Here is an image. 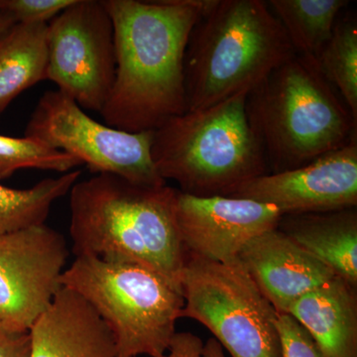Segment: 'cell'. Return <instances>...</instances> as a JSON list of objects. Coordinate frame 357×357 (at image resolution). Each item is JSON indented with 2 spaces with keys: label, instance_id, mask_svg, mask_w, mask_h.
Instances as JSON below:
<instances>
[{
  "label": "cell",
  "instance_id": "cell-20",
  "mask_svg": "<svg viewBox=\"0 0 357 357\" xmlns=\"http://www.w3.org/2000/svg\"><path fill=\"white\" fill-rule=\"evenodd\" d=\"M319 72L340 91L342 100L357 121V24L356 18L347 17L337 24L319 54Z\"/></svg>",
  "mask_w": 357,
  "mask_h": 357
},
{
  "label": "cell",
  "instance_id": "cell-3",
  "mask_svg": "<svg viewBox=\"0 0 357 357\" xmlns=\"http://www.w3.org/2000/svg\"><path fill=\"white\" fill-rule=\"evenodd\" d=\"M249 124L272 173L347 146L357 121L311 59L296 54L248 93Z\"/></svg>",
  "mask_w": 357,
  "mask_h": 357
},
{
  "label": "cell",
  "instance_id": "cell-7",
  "mask_svg": "<svg viewBox=\"0 0 357 357\" xmlns=\"http://www.w3.org/2000/svg\"><path fill=\"white\" fill-rule=\"evenodd\" d=\"M182 318L199 321L231 357H281L278 312L238 258L213 262L185 255Z\"/></svg>",
  "mask_w": 357,
  "mask_h": 357
},
{
  "label": "cell",
  "instance_id": "cell-27",
  "mask_svg": "<svg viewBox=\"0 0 357 357\" xmlns=\"http://www.w3.org/2000/svg\"><path fill=\"white\" fill-rule=\"evenodd\" d=\"M13 16L6 10H0V35L7 31L11 26L15 24Z\"/></svg>",
  "mask_w": 357,
  "mask_h": 357
},
{
  "label": "cell",
  "instance_id": "cell-22",
  "mask_svg": "<svg viewBox=\"0 0 357 357\" xmlns=\"http://www.w3.org/2000/svg\"><path fill=\"white\" fill-rule=\"evenodd\" d=\"M277 331L281 342V357H326L310 333L291 314H278Z\"/></svg>",
  "mask_w": 357,
  "mask_h": 357
},
{
  "label": "cell",
  "instance_id": "cell-16",
  "mask_svg": "<svg viewBox=\"0 0 357 357\" xmlns=\"http://www.w3.org/2000/svg\"><path fill=\"white\" fill-rule=\"evenodd\" d=\"M278 229L333 273L357 285V215L356 210L283 215Z\"/></svg>",
  "mask_w": 357,
  "mask_h": 357
},
{
  "label": "cell",
  "instance_id": "cell-28",
  "mask_svg": "<svg viewBox=\"0 0 357 357\" xmlns=\"http://www.w3.org/2000/svg\"><path fill=\"white\" fill-rule=\"evenodd\" d=\"M2 3H3V0H0V10H2Z\"/></svg>",
  "mask_w": 357,
  "mask_h": 357
},
{
  "label": "cell",
  "instance_id": "cell-11",
  "mask_svg": "<svg viewBox=\"0 0 357 357\" xmlns=\"http://www.w3.org/2000/svg\"><path fill=\"white\" fill-rule=\"evenodd\" d=\"M225 196L273 206L282 215L356 208L357 140L293 170L265 174L241 183Z\"/></svg>",
  "mask_w": 357,
  "mask_h": 357
},
{
  "label": "cell",
  "instance_id": "cell-9",
  "mask_svg": "<svg viewBox=\"0 0 357 357\" xmlns=\"http://www.w3.org/2000/svg\"><path fill=\"white\" fill-rule=\"evenodd\" d=\"M47 79L82 109L102 112L115 79L114 21L103 0H76L48 23Z\"/></svg>",
  "mask_w": 357,
  "mask_h": 357
},
{
  "label": "cell",
  "instance_id": "cell-1",
  "mask_svg": "<svg viewBox=\"0 0 357 357\" xmlns=\"http://www.w3.org/2000/svg\"><path fill=\"white\" fill-rule=\"evenodd\" d=\"M220 0H103L114 26L116 69L100 114L110 128L154 131L187 112L185 56Z\"/></svg>",
  "mask_w": 357,
  "mask_h": 357
},
{
  "label": "cell",
  "instance_id": "cell-8",
  "mask_svg": "<svg viewBox=\"0 0 357 357\" xmlns=\"http://www.w3.org/2000/svg\"><path fill=\"white\" fill-rule=\"evenodd\" d=\"M25 137L76 157L93 173L112 174L146 187L167 185L151 156L153 131L129 133L100 123L59 89L40 98Z\"/></svg>",
  "mask_w": 357,
  "mask_h": 357
},
{
  "label": "cell",
  "instance_id": "cell-14",
  "mask_svg": "<svg viewBox=\"0 0 357 357\" xmlns=\"http://www.w3.org/2000/svg\"><path fill=\"white\" fill-rule=\"evenodd\" d=\"M31 357H117L114 337L95 310L62 287L30 330Z\"/></svg>",
  "mask_w": 357,
  "mask_h": 357
},
{
  "label": "cell",
  "instance_id": "cell-21",
  "mask_svg": "<svg viewBox=\"0 0 357 357\" xmlns=\"http://www.w3.org/2000/svg\"><path fill=\"white\" fill-rule=\"evenodd\" d=\"M83 165L72 155L53 149L29 137L0 135V181L21 169H39L68 173Z\"/></svg>",
  "mask_w": 357,
  "mask_h": 357
},
{
  "label": "cell",
  "instance_id": "cell-26",
  "mask_svg": "<svg viewBox=\"0 0 357 357\" xmlns=\"http://www.w3.org/2000/svg\"><path fill=\"white\" fill-rule=\"evenodd\" d=\"M203 357H225L222 345L215 338H208L204 345Z\"/></svg>",
  "mask_w": 357,
  "mask_h": 357
},
{
  "label": "cell",
  "instance_id": "cell-15",
  "mask_svg": "<svg viewBox=\"0 0 357 357\" xmlns=\"http://www.w3.org/2000/svg\"><path fill=\"white\" fill-rule=\"evenodd\" d=\"M326 357H357L356 288L335 276L296 301L288 312Z\"/></svg>",
  "mask_w": 357,
  "mask_h": 357
},
{
  "label": "cell",
  "instance_id": "cell-4",
  "mask_svg": "<svg viewBox=\"0 0 357 357\" xmlns=\"http://www.w3.org/2000/svg\"><path fill=\"white\" fill-rule=\"evenodd\" d=\"M296 55L261 0H220L192 30L185 56L187 112L250 93Z\"/></svg>",
  "mask_w": 357,
  "mask_h": 357
},
{
  "label": "cell",
  "instance_id": "cell-13",
  "mask_svg": "<svg viewBox=\"0 0 357 357\" xmlns=\"http://www.w3.org/2000/svg\"><path fill=\"white\" fill-rule=\"evenodd\" d=\"M237 258L279 314L337 276L278 227L253 237Z\"/></svg>",
  "mask_w": 357,
  "mask_h": 357
},
{
  "label": "cell",
  "instance_id": "cell-19",
  "mask_svg": "<svg viewBox=\"0 0 357 357\" xmlns=\"http://www.w3.org/2000/svg\"><path fill=\"white\" fill-rule=\"evenodd\" d=\"M81 176L82 171L73 170L23 190L0 184V236L43 225L55 202L69 194Z\"/></svg>",
  "mask_w": 357,
  "mask_h": 357
},
{
  "label": "cell",
  "instance_id": "cell-10",
  "mask_svg": "<svg viewBox=\"0 0 357 357\" xmlns=\"http://www.w3.org/2000/svg\"><path fill=\"white\" fill-rule=\"evenodd\" d=\"M64 236L39 225L0 236V324L30 332L62 286Z\"/></svg>",
  "mask_w": 357,
  "mask_h": 357
},
{
  "label": "cell",
  "instance_id": "cell-6",
  "mask_svg": "<svg viewBox=\"0 0 357 357\" xmlns=\"http://www.w3.org/2000/svg\"><path fill=\"white\" fill-rule=\"evenodd\" d=\"M62 286L95 310L114 337L117 357H161L168 351L182 318V287L133 261L77 256Z\"/></svg>",
  "mask_w": 357,
  "mask_h": 357
},
{
  "label": "cell",
  "instance_id": "cell-2",
  "mask_svg": "<svg viewBox=\"0 0 357 357\" xmlns=\"http://www.w3.org/2000/svg\"><path fill=\"white\" fill-rule=\"evenodd\" d=\"M69 194L76 257L141 263L182 287L185 252L176 222L177 190L96 174L77 181Z\"/></svg>",
  "mask_w": 357,
  "mask_h": 357
},
{
  "label": "cell",
  "instance_id": "cell-25",
  "mask_svg": "<svg viewBox=\"0 0 357 357\" xmlns=\"http://www.w3.org/2000/svg\"><path fill=\"white\" fill-rule=\"evenodd\" d=\"M204 342L191 333H177L168 351L161 357H203Z\"/></svg>",
  "mask_w": 357,
  "mask_h": 357
},
{
  "label": "cell",
  "instance_id": "cell-23",
  "mask_svg": "<svg viewBox=\"0 0 357 357\" xmlns=\"http://www.w3.org/2000/svg\"><path fill=\"white\" fill-rule=\"evenodd\" d=\"M76 0H3L2 10L13 16L16 23H47Z\"/></svg>",
  "mask_w": 357,
  "mask_h": 357
},
{
  "label": "cell",
  "instance_id": "cell-18",
  "mask_svg": "<svg viewBox=\"0 0 357 357\" xmlns=\"http://www.w3.org/2000/svg\"><path fill=\"white\" fill-rule=\"evenodd\" d=\"M347 0H270L268 6L280 21L298 55L317 63L332 37Z\"/></svg>",
  "mask_w": 357,
  "mask_h": 357
},
{
  "label": "cell",
  "instance_id": "cell-12",
  "mask_svg": "<svg viewBox=\"0 0 357 357\" xmlns=\"http://www.w3.org/2000/svg\"><path fill=\"white\" fill-rule=\"evenodd\" d=\"M176 222L185 255L213 262L236 259L253 237L276 229L273 206L229 196L198 197L177 190Z\"/></svg>",
  "mask_w": 357,
  "mask_h": 357
},
{
  "label": "cell",
  "instance_id": "cell-17",
  "mask_svg": "<svg viewBox=\"0 0 357 357\" xmlns=\"http://www.w3.org/2000/svg\"><path fill=\"white\" fill-rule=\"evenodd\" d=\"M47 23H15L0 35V115L16 96L47 79Z\"/></svg>",
  "mask_w": 357,
  "mask_h": 357
},
{
  "label": "cell",
  "instance_id": "cell-24",
  "mask_svg": "<svg viewBox=\"0 0 357 357\" xmlns=\"http://www.w3.org/2000/svg\"><path fill=\"white\" fill-rule=\"evenodd\" d=\"M30 332L11 330L0 324V357H31Z\"/></svg>",
  "mask_w": 357,
  "mask_h": 357
},
{
  "label": "cell",
  "instance_id": "cell-5",
  "mask_svg": "<svg viewBox=\"0 0 357 357\" xmlns=\"http://www.w3.org/2000/svg\"><path fill=\"white\" fill-rule=\"evenodd\" d=\"M243 91L204 109L173 117L153 131L151 156L164 180L198 197L225 196L267 173L261 144L249 124Z\"/></svg>",
  "mask_w": 357,
  "mask_h": 357
}]
</instances>
